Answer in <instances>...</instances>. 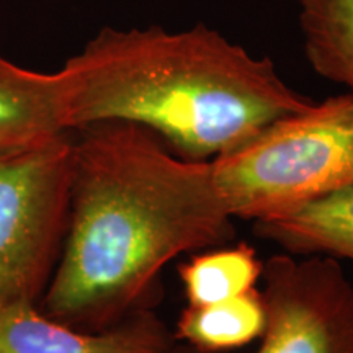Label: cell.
<instances>
[{"label": "cell", "instance_id": "11", "mask_svg": "<svg viewBox=\"0 0 353 353\" xmlns=\"http://www.w3.org/2000/svg\"><path fill=\"white\" fill-rule=\"evenodd\" d=\"M263 262L247 242L200 250L179 265V278L188 306H206L255 290Z\"/></svg>", "mask_w": 353, "mask_h": 353}, {"label": "cell", "instance_id": "12", "mask_svg": "<svg viewBox=\"0 0 353 353\" xmlns=\"http://www.w3.org/2000/svg\"><path fill=\"white\" fill-rule=\"evenodd\" d=\"M157 353H205V352L198 350V348L188 345V343H185L182 341H174L170 345L162 348V350Z\"/></svg>", "mask_w": 353, "mask_h": 353}, {"label": "cell", "instance_id": "3", "mask_svg": "<svg viewBox=\"0 0 353 353\" xmlns=\"http://www.w3.org/2000/svg\"><path fill=\"white\" fill-rule=\"evenodd\" d=\"M211 170L229 214L252 223L353 187V94L273 121Z\"/></svg>", "mask_w": 353, "mask_h": 353}, {"label": "cell", "instance_id": "10", "mask_svg": "<svg viewBox=\"0 0 353 353\" xmlns=\"http://www.w3.org/2000/svg\"><path fill=\"white\" fill-rule=\"evenodd\" d=\"M299 32L309 65L353 94V0H298Z\"/></svg>", "mask_w": 353, "mask_h": 353}, {"label": "cell", "instance_id": "9", "mask_svg": "<svg viewBox=\"0 0 353 353\" xmlns=\"http://www.w3.org/2000/svg\"><path fill=\"white\" fill-rule=\"evenodd\" d=\"M267 309L255 288L226 301L187 306L175 324V341L205 353H224L247 347L262 337Z\"/></svg>", "mask_w": 353, "mask_h": 353}, {"label": "cell", "instance_id": "2", "mask_svg": "<svg viewBox=\"0 0 353 353\" xmlns=\"http://www.w3.org/2000/svg\"><path fill=\"white\" fill-rule=\"evenodd\" d=\"M59 72L70 130L136 123L190 161H213L314 103L268 57L203 23L182 32L105 26Z\"/></svg>", "mask_w": 353, "mask_h": 353}, {"label": "cell", "instance_id": "5", "mask_svg": "<svg viewBox=\"0 0 353 353\" xmlns=\"http://www.w3.org/2000/svg\"><path fill=\"white\" fill-rule=\"evenodd\" d=\"M262 280L267 325L254 353H353V283L337 259L281 252Z\"/></svg>", "mask_w": 353, "mask_h": 353}, {"label": "cell", "instance_id": "6", "mask_svg": "<svg viewBox=\"0 0 353 353\" xmlns=\"http://www.w3.org/2000/svg\"><path fill=\"white\" fill-rule=\"evenodd\" d=\"M175 341L156 309L121 324L87 332L52 319L39 304L0 307V353H157Z\"/></svg>", "mask_w": 353, "mask_h": 353}, {"label": "cell", "instance_id": "1", "mask_svg": "<svg viewBox=\"0 0 353 353\" xmlns=\"http://www.w3.org/2000/svg\"><path fill=\"white\" fill-rule=\"evenodd\" d=\"M234 236L211 161L176 156L136 123L82 126L74 130L68 234L39 307L79 330L114 327L156 309L167 263Z\"/></svg>", "mask_w": 353, "mask_h": 353}, {"label": "cell", "instance_id": "4", "mask_svg": "<svg viewBox=\"0 0 353 353\" xmlns=\"http://www.w3.org/2000/svg\"><path fill=\"white\" fill-rule=\"evenodd\" d=\"M74 130L0 164V307L39 304L69 228Z\"/></svg>", "mask_w": 353, "mask_h": 353}, {"label": "cell", "instance_id": "8", "mask_svg": "<svg viewBox=\"0 0 353 353\" xmlns=\"http://www.w3.org/2000/svg\"><path fill=\"white\" fill-rule=\"evenodd\" d=\"M254 232L291 255H325L353 262V187L273 218L254 221Z\"/></svg>", "mask_w": 353, "mask_h": 353}, {"label": "cell", "instance_id": "7", "mask_svg": "<svg viewBox=\"0 0 353 353\" xmlns=\"http://www.w3.org/2000/svg\"><path fill=\"white\" fill-rule=\"evenodd\" d=\"M72 131L61 72H38L0 54V164Z\"/></svg>", "mask_w": 353, "mask_h": 353}]
</instances>
